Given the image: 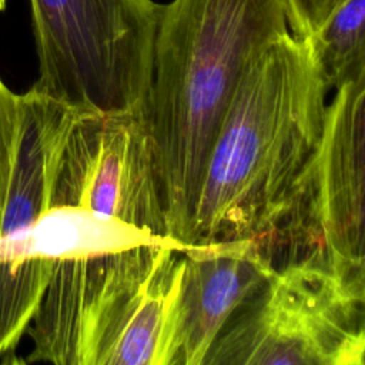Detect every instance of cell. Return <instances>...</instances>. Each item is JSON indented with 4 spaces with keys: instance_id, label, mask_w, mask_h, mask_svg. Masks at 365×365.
Here are the masks:
<instances>
[{
    "instance_id": "obj_3",
    "label": "cell",
    "mask_w": 365,
    "mask_h": 365,
    "mask_svg": "<svg viewBox=\"0 0 365 365\" xmlns=\"http://www.w3.org/2000/svg\"><path fill=\"white\" fill-rule=\"evenodd\" d=\"M38 77L31 88L77 111L144 108L163 4L30 0Z\"/></svg>"
},
{
    "instance_id": "obj_14",
    "label": "cell",
    "mask_w": 365,
    "mask_h": 365,
    "mask_svg": "<svg viewBox=\"0 0 365 365\" xmlns=\"http://www.w3.org/2000/svg\"><path fill=\"white\" fill-rule=\"evenodd\" d=\"M342 279L352 294L365 302V255L342 275Z\"/></svg>"
},
{
    "instance_id": "obj_9",
    "label": "cell",
    "mask_w": 365,
    "mask_h": 365,
    "mask_svg": "<svg viewBox=\"0 0 365 365\" xmlns=\"http://www.w3.org/2000/svg\"><path fill=\"white\" fill-rule=\"evenodd\" d=\"M173 365H204L235 311L275 271L255 240L187 244Z\"/></svg>"
},
{
    "instance_id": "obj_2",
    "label": "cell",
    "mask_w": 365,
    "mask_h": 365,
    "mask_svg": "<svg viewBox=\"0 0 365 365\" xmlns=\"http://www.w3.org/2000/svg\"><path fill=\"white\" fill-rule=\"evenodd\" d=\"M289 31L287 0L163 4L144 113L171 238L185 241L208 150L242 74Z\"/></svg>"
},
{
    "instance_id": "obj_6",
    "label": "cell",
    "mask_w": 365,
    "mask_h": 365,
    "mask_svg": "<svg viewBox=\"0 0 365 365\" xmlns=\"http://www.w3.org/2000/svg\"><path fill=\"white\" fill-rule=\"evenodd\" d=\"M37 251L53 269L26 334L33 348L23 364L80 365L91 311L117 252L180 242L115 217L78 207H51L33 224Z\"/></svg>"
},
{
    "instance_id": "obj_7",
    "label": "cell",
    "mask_w": 365,
    "mask_h": 365,
    "mask_svg": "<svg viewBox=\"0 0 365 365\" xmlns=\"http://www.w3.org/2000/svg\"><path fill=\"white\" fill-rule=\"evenodd\" d=\"M51 207H78L167 234L144 108L77 111L56 158Z\"/></svg>"
},
{
    "instance_id": "obj_15",
    "label": "cell",
    "mask_w": 365,
    "mask_h": 365,
    "mask_svg": "<svg viewBox=\"0 0 365 365\" xmlns=\"http://www.w3.org/2000/svg\"><path fill=\"white\" fill-rule=\"evenodd\" d=\"M6 1H7V0H0V10H4V9H6Z\"/></svg>"
},
{
    "instance_id": "obj_11",
    "label": "cell",
    "mask_w": 365,
    "mask_h": 365,
    "mask_svg": "<svg viewBox=\"0 0 365 365\" xmlns=\"http://www.w3.org/2000/svg\"><path fill=\"white\" fill-rule=\"evenodd\" d=\"M321 70L336 88L365 68V0H342L308 37Z\"/></svg>"
},
{
    "instance_id": "obj_12",
    "label": "cell",
    "mask_w": 365,
    "mask_h": 365,
    "mask_svg": "<svg viewBox=\"0 0 365 365\" xmlns=\"http://www.w3.org/2000/svg\"><path fill=\"white\" fill-rule=\"evenodd\" d=\"M21 94H14L0 78V227L20 137Z\"/></svg>"
},
{
    "instance_id": "obj_1",
    "label": "cell",
    "mask_w": 365,
    "mask_h": 365,
    "mask_svg": "<svg viewBox=\"0 0 365 365\" xmlns=\"http://www.w3.org/2000/svg\"><path fill=\"white\" fill-rule=\"evenodd\" d=\"M328 90L309 38L292 31L251 63L208 150L185 244L264 242L318 150Z\"/></svg>"
},
{
    "instance_id": "obj_10",
    "label": "cell",
    "mask_w": 365,
    "mask_h": 365,
    "mask_svg": "<svg viewBox=\"0 0 365 365\" xmlns=\"http://www.w3.org/2000/svg\"><path fill=\"white\" fill-rule=\"evenodd\" d=\"M77 110L34 88L21 94V123L0 234L34 224L50 208L57 154Z\"/></svg>"
},
{
    "instance_id": "obj_13",
    "label": "cell",
    "mask_w": 365,
    "mask_h": 365,
    "mask_svg": "<svg viewBox=\"0 0 365 365\" xmlns=\"http://www.w3.org/2000/svg\"><path fill=\"white\" fill-rule=\"evenodd\" d=\"M291 31L301 37L312 36L328 14L342 0H287Z\"/></svg>"
},
{
    "instance_id": "obj_8",
    "label": "cell",
    "mask_w": 365,
    "mask_h": 365,
    "mask_svg": "<svg viewBox=\"0 0 365 365\" xmlns=\"http://www.w3.org/2000/svg\"><path fill=\"white\" fill-rule=\"evenodd\" d=\"M185 242L115 254L94 304L80 365H173Z\"/></svg>"
},
{
    "instance_id": "obj_5",
    "label": "cell",
    "mask_w": 365,
    "mask_h": 365,
    "mask_svg": "<svg viewBox=\"0 0 365 365\" xmlns=\"http://www.w3.org/2000/svg\"><path fill=\"white\" fill-rule=\"evenodd\" d=\"M265 247L341 277L365 255V68L335 88L314 160Z\"/></svg>"
},
{
    "instance_id": "obj_4",
    "label": "cell",
    "mask_w": 365,
    "mask_h": 365,
    "mask_svg": "<svg viewBox=\"0 0 365 365\" xmlns=\"http://www.w3.org/2000/svg\"><path fill=\"white\" fill-rule=\"evenodd\" d=\"M365 365V302L312 259L275 268L231 317L204 365Z\"/></svg>"
}]
</instances>
